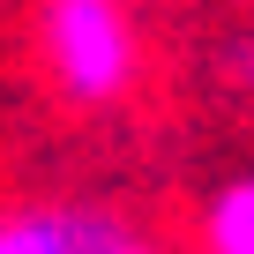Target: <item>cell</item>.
Listing matches in <instances>:
<instances>
[{"instance_id":"obj_2","label":"cell","mask_w":254,"mask_h":254,"mask_svg":"<svg viewBox=\"0 0 254 254\" xmlns=\"http://www.w3.org/2000/svg\"><path fill=\"white\" fill-rule=\"evenodd\" d=\"M0 254H157L135 217L105 202H23L0 217Z\"/></svg>"},{"instance_id":"obj_1","label":"cell","mask_w":254,"mask_h":254,"mask_svg":"<svg viewBox=\"0 0 254 254\" xmlns=\"http://www.w3.org/2000/svg\"><path fill=\"white\" fill-rule=\"evenodd\" d=\"M38 30H45V67L75 105L127 97V82L142 67V45H135V23H127L120 0H45Z\"/></svg>"},{"instance_id":"obj_3","label":"cell","mask_w":254,"mask_h":254,"mask_svg":"<svg viewBox=\"0 0 254 254\" xmlns=\"http://www.w3.org/2000/svg\"><path fill=\"white\" fill-rule=\"evenodd\" d=\"M202 247L209 254H254V172L224 180L202 209Z\"/></svg>"}]
</instances>
